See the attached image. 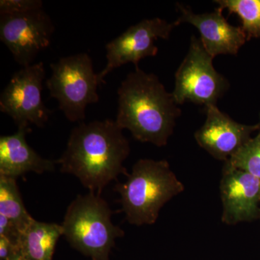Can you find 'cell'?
Instances as JSON below:
<instances>
[{"label":"cell","instance_id":"10","mask_svg":"<svg viewBox=\"0 0 260 260\" xmlns=\"http://www.w3.org/2000/svg\"><path fill=\"white\" fill-rule=\"evenodd\" d=\"M206 120L195 133L194 138L201 148L214 158L227 161L251 139L259 125H246L234 121L222 112L217 105L205 107Z\"/></svg>","mask_w":260,"mask_h":260},{"label":"cell","instance_id":"17","mask_svg":"<svg viewBox=\"0 0 260 260\" xmlns=\"http://www.w3.org/2000/svg\"><path fill=\"white\" fill-rule=\"evenodd\" d=\"M225 162L260 179V132Z\"/></svg>","mask_w":260,"mask_h":260},{"label":"cell","instance_id":"2","mask_svg":"<svg viewBox=\"0 0 260 260\" xmlns=\"http://www.w3.org/2000/svg\"><path fill=\"white\" fill-rule=\"evenodd\" d=\"M116 122L142 143L165 146L181 111L158 77L139 68L118 89Z\"/></svg>","mask_w":260,"mask_h":260},{"label":"cell","instance_id":"4","mask_svg":"<svg viewBox=\"0 0 260 260\" xmlns=\"http://www.w3.org/2000/svg\"><path fill=\"white\" fill-rule=\"evenodd\" d=\"M112 211L100 194L78 195L69 205L62 224L70 245L93 260H109L118 238L124 233L114 225Z\"/></svg>","mask_w":260,"mask_h":260},{"label":"cell","instance_id":"7","mask_svg":"<svg viewBox=\"0 0 260 260\" xmlns=\"http://www.w3.org/2000/svg\"><path fill=\"white\" fill-rule=\"evenodd\" d=\"M44 63L25 67L12 77L0 97V111L10 116L18 127L44 126L51 114L42 100Z\"/></svg>","mask_w":260,"mask_h":260},{"label":"cell","instance_id":"6","mask_svg":"<svg viewBox=\"0 0 260 260\" xmlns=\"http://www.w3.org/2000/svg\"><path fill=\"white\" fill-rule=\"evenodd\" d=\"M213 59L200 39L192 36L187 54L176 72L172 93L178 105L186 102L205 107L217 105L229 90V83L214 68Z\"/></svg>","mask_w":260,"mask_h":260},{"label":"cell","instance_id":"18","mask_svg":"<svg viewBox=\"0 0 260 260\" xmlns=\"http://www.w3.org/2000/svg\"><path fill=\"white\" fill-rule=\"evenodd\" d=\"M40 0H1L0 15L23 13L32 10L42 9Z\"/></svg>","mask_w":260,"mask_h":260},{"label":"cell","instance_id":"20","mask_svg":"<svg viewBox=\"0 0 260 260\" xmlns=\"http://www.w3.org/2000/svg\"><path fill=\"white\" fill-rule=\"evenodd\" d=\"M8 260H24L23 258L21 257L20 255H17L14 256V257L11 258V259Z\"/></svg>","mask_w":260,"mask_h":260},{"label":"cell","instance_id":"15","mask_svg":"<svg viewBox=\"0 0 260 260\" xmlns=\"http://www.w3.org/2000/svg\"><path fill=\"white\" fill-rule=\"evenodd\" d=\"M0 215L14 224L21 234L34 220L25 209L13 178L0 176Z\"/></svg>","mask_w":260,"mask_h":260},{"label":"cell","instance_id":"1","mask_svg":"<svg viewBox=\"0 0 260 260\" xmlns=\"http://www.w3.org/2000/svg\"><path fill=\"white\" fill-rule=\"evenodd\" d=\"M122 130L111 119L80 123L72 130L66 150L56 160L61 172L75 176L90 192L101 195L111 181L128 175L123 164L130 146Z\"/></svg>","mask_w":260,"mask_h":260},{"label":"cell","instance_id":"5","mask_svg":"<svg viewBox=\"0 0 260 260\" xmlns=\"http://www.w3.org/2000/svg\"><path fill=\"white\" fill-rule=\"evenodd\" d=\"M51 69L52 74L46 82L51 97L57 100L68 120H84L86 107L99 100L101 84L91 58L86 53L66 56L52 63Z\"/></svg>","mask_w":260,"mask_h":260},{"label":"cell","instance_id":"16","mask_svg":"<svg viewBox=\"0 0 260 260\" xmlns=\"http://www.w3.org/2000/svg\"><path fill=\"white\" fill-rule=\"evenodd\" d=\"M219 10H227L242 20V28L246 39H260V0H216Z\"/></svg>","mask_w":260,"mask_h":260},{"label":"cell","instance_id":"11","mask_svg":"<svg viewBox=\"0 0 260 260\" xmlns=\"http://www.w3.org/2000/svg\"><path fill=\"white\" fill-rule=\"evenodd\" d=\"M177 6L180 15L176 23H189L198 29L203 47L213 58L221 54L237 55L247 41L242 28L231 25L218 8L213 13L197 14L188 7Z\"/></svg>","mask_w":260,"mask_h":260},{"label":"cell","instance_id":"13","mask_svg":"<svg viewBox=\"0 0 260 260\" xmlns=\"http://www.w3.org/2000/svg\"><path fill=\"white\" fill-rule=\"evenodd\" d=\"M30 127L20 126L12 135L0 138V176L16 179L28 172L43 174L54 171L57 160L43 158L28 144Z\"/></svg>","mask_w":260,"mask_h":260},{"label":"cell","instance_id":"3","mask_svg":"<svg viewBox=\"0 0 260 260\" xmlns=\"http://www.w3.org/2000/svg\"><path fill=\"white\" fill-rule=\"evenodd\" d=\"M184 189L167 160L152 159L138 160L116 187L126 220L136 225L155 223L164 205Z\"/></svg>","mask_w":260,"mask_h":260},{"label":"cell","instance_id":"12","mask_svg":"<svg viewBox=\"0 0 260 260\" xmlns=\"http://www.w3.org/2000/svg\"><path fill=\"white\" fill-rule=\"evenodd\" d=\"M220 188L224 223L232 225L256 216L260 200V179L225 162Z\"/></svg>","mask_w":260,"mask_h":260},{"label":"cell","instance_id":"8","mask_svg":"<svg viewBox=\"0 0 260 260\" xmlns=\"http://www.w3.org/2000/svg\"><path fill=\"white\" fill-rule=\"evenodd\" d=\"M0 40L23 68L50 45L54 25L44 9L0 15Z\"/></svg>","mask_w":260,"mask_h":260},{"label":"cell","instance_id":"19","mask_svg":"<svg viewBox=\"0 0 260 260\" xmlns=\"http://www.w3.org/2000/svg\"><path fill=\"white\" fill-rule=\"evenodd\" d=\"M18 254V248L13 243L0 237V260H8Z\"/></svg>","mask_w":260,"mask_h":260},{"label":"cell","instance_id":"14","mask_svg":"<svg viewBox=\"0 0 260 260\" xmlns=\"http://www.w3.org/2000/svg\"><path fill=\"white\" fill-rule=\"evenodd\" d=\"M63 236L61 225L34 219L20 235L19 255L24 260H52L58 239Z\"/></svg>","mask_w":260,"mask_h":260},{"label":"cell","instance_id":"21","mask_svg":"<svg viewBox=\"0 0 260 260\" xmlns=\"http://www.w3.org/2000/svg\"><path fill=\"white\" fill-rule=\"evenodd\" d=\"M258 125H259V132H260V114H259V124H258Z\"/></svg>","mask_w":260,"mask_h":260},{"label":"cell","instance_id":"9","mask_svg":"<svg viewBox=\"0 0 260 260\" xmlns=\"http://www.w3.org/2000/svg\"><path fill=\"white\" fill-rule=\"evenodd\" d=\"M176 22L169 23L164 19H145L132 25L106 46L107 63L104 70L98 73L101 85L112 70L121 65L133 63L135 68L141 59L156 55L158 48L155 45L159 39H169Z\"/></svg>","mask_w":260,"mask_h":260}]
</instances>
